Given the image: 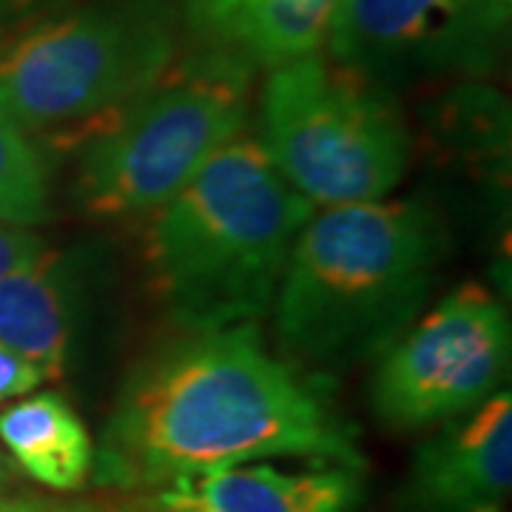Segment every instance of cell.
Instances as JSON below:
<instances>
[{
  "label": "cell",
  "instance_id": "obj_1",
  "mask_svg": "<svg viewBox=\"0 0 512 512\" xmlns=\"http://www.w3.org/2000/svg\"><path fill=\"white\" fill-rule=\"evenodd\" d=\"M256 458H308L362 470L356 433L256 325L185 330L128 373L94 450V478L160 490L174 478Z\"/></svg>",
  "mask_w": 512,
  "mask_h": 512
},
{
  "label": "cell",
  "instance_id": "obj_2",
  "mask_svg": "<svg viewBox=\"0 0 512 512\" xmlns=\"http://www.w3.org/2000/svg\"><path fill=\"white\" fill-rule=\"evenodd\" d=\"M444 254L439 217L421 202H353L311 217L274 299L285 359L328 373L382 356L416 322Z\"/></svg>",
  "mask_w": 512,
  "mask_h": 512
},
{
  "label": "cell",
  "instance_id": "obj_3",
  "mask_svg": "<svg viewBox=\"0 0 512 512\" xmlns=\"http://www.w3.org/2000/svg\"><path fill=\"white\" fill-rule=\"evenodd\" d=\"M311 217L313 205L276 171L259 137L222 146L148 225V265L174 325H256L274 308Z\"/></svg>",
  "mask_w": 512,
  "mask_h": 512
},
{
  "label": "cell",
  "instance_id": "obj_4",
  "mask_svg": "<svg viewBox=\"0 0 512 512\" xmlns=\"http://www.w3.org/2000/svg\"><path fill=\"white\" fill-rule=\"evenodd\" d=\"M163 0H106L49 20L0 55V120L29 137L92 134L174 66Z\"/></svg>",
  "mask_w": 512,
  "mask_h": 512
},
{
  "label": "cell",
  "instance_id": "obj_5",
  "mask_svg": "<svg viewBox=\"0 0 512 512\" xmlns=\"http://www.w3.org/2000/svg\"><path fill=\"white\" fill-rule=\"evenodd\" d=\"M248 120V63L220 55L174 66L83 137L77 160V200L106 220L154 214L237 140Z\"/></svg>",
  "mask_w": 512,
  "mask_h": 512
},
{
  "label": "cell",
  "instance_id": "obj_6",
  "mask_svg": "<svg viewBox=\"0 0 512 512\" xmlns=\"http://www.w3.org/2000/svg\"><path fill=\"white\" fill-rule=\"evenodd\" d=\"M259 143L313 208L387 200L410 163V131L387 89L313 55L271 72Z\"/></svg>",
  "mask_w": 512,
  "mask_h": 512
},
{
  "label": "cell",
  "instance_id": "obj_7",
  "mask_svg": "<svg viewBox=\"0 0 512 512\" xmlns=\"http://www.w3.org/2000/svg\"><path fill=\"white\" fill-rule=\"evenodd\" d=\"M510 316L493 293H447L379 356L370 384L376 416L393 430L458 419L498 393L510 370Z\"/></svg>",
  "mask_w": 512,
  "mask_h": 512
},
{
  "label": "cell",
  "instance_id": "obj_8",
  "mask_svg": "<svg viewBox=\"0 0 512 512\" xmlns=\"http://www.w3.org/2000/svg\"><path fill=\"white\" fill-rule=\"evenodd\" d=\"M510 0H336L330 60L376 86L478 77L501 57Z\"/></svg>",
  "mask_w": 512,
  "mask_h": 512
},
{
  "label": "cell",
  "instance_id": "obj_9",
  "mask_svg": "<svg viewBox=\"0 0 512 512\" xmlns=\"http://www.w3.org/2000/svg\"><path fill=\"white\" fill-rule=\"evenodd\" d=\"M512 487V399L507 390L444 421L416 450L402 512H504Z\"/></svg>",
  "mask_w": 512,
  "mask_h": 512
},
{
  "label": "cell",
  "instance_id": "obj_10",
  "mask_svg": "<svg viewBox=\"0 0 512 512\" xmlns=\"http://www.w3.org/2000/svg\"><path fill=\"white\" fill-rule=\"evenodd\" d=\"M362 501V478L353 467L279 470L268 464L220 467L174 478L151 495L154 512H353Z\"/></svg>",
  "mask_w": 512,
  "mask_h": 512
},
{
  "label": "cell",
  "instance_id": "obj_11",
  "mask_svg": "<svg viewBox=\"0 0 512 512\" xmlns=\"http://www.w3.org/2000/svg\"><path fill=\"white\" fill-rule=\"evenodd\" d=\"M333 6L336 0H185V18L220 55L276 69L325 43Z\"/></svg>",
  "mask_w": 512,
  "mask_h": 512
},
{
  "label": "cell",
  "instance_id": "obj_12",
  "mask_svg": "<svg viewBox=\"0 0 512 512\" xmlns=\"http://www.w3.org/2000/svg\"><path fill=\"white\" fill-rule=\"evenodd\" d=\"M86 279L72 256L46 254L0 279V342L32 359L49 379L69 362L83 316Z\"/></svg>",
  "mask_w": 512,
  "mask_h": 512
},
{
  "label": "cell",
  "instance_id": "obj_13",
  "mask_svg": "<svg viewBox=\"0 0 512 512\" xmlns=\"http://www.w3.org/2000/svg\"><path fill=\"white\" fill-rule=\"evenodd\" d=\"M0 441L43 487L69 493L92 476V436L60 393H37L0 410Z\"/></svg>",
  "mask_w": 512,
  "mask_h": 512
},
{
  "label": "cell",
  "instance_id": "obj_14",
  "mask_svg": "<svg viewBox=\"0 0 512 512\" xmlns=\"http://www.w3.org/2000/svg\"><path fill=\"white\" fill-rule=\"evenodd\" d=\"M52 220V188L40 148L0 120V222L32 228Z\"/></svg>",
  "mask_w": 512,
  "mask_h": 512
},
{
  "label": "cell",
  "instance_id": "obj_15",
  "mask_svg": "<svg viewBox=\"0 0 512 512\" xmlns=\"http://www.w3.org/2000/svg\"><path fill=\"white\" fill-rule=\"evenodd\" d=\"M49 254L46 242L23 225L0 222V279L37 265Z\"/></svg>",
  "mask_w": 512,
  "mask_h": 512
},
{
  "label": "cell",
  "instance_id": "obj_16",
  "mask_svg": "<svg viewBox=\"0 0 512 512\" xmlns=\"http://www.w3.org/2000/svg\"><path fill=\"white\" fill-rule=\"evenodd\" d=\"M43 379H49V376L32 359L20 356L18 350L6 348L0 342V404L32 393Z\"/></svg>",
  "mask_w": 512,
  "mask_h": 512
},
{
  "label": "cell",
  "instance_id": "obj_17",
  "mask_svg": "<svg viewBox=\"0 0 512 512\" xmlns=\"http://www.w3.org/2000/svg\"><path fill=\"white\" fill-rule=\"evenodd\" d=\"M29 507V498H15V495H0V512H23Z\"/></svg>",
  "mask_w": 512,
  "mask_h": 512
},
{
  "label": "cell",
  "instance_id": "obj_18",
  "mask_svg": "<svg viewBox=\"0 0 512 512\" xmlns=\"http://www.w3.org/2000/svg\"><path fill=\"white\" fill-rule=\"evenodd\" d=\"M9 487H12V467L0 456V495H9Z\"/></svg>",
  "mask_w": 512,
  "mask_h": 512
},
{
  "label": "cell",
  "instance_id": "obj_19",
  "mask_svg": "<svg viewBox=\"0 0 512 512\" xmlns=\"http://www.w3.org/2000/svg\"><path fill=\"white\" fill-rule=\"evenodd\" d=\"M23 512H92V510H80V507H66V510H52V507H43L37 501H29V507Z\"/></svg>",
  "mask_w": 512,
  "mask_h": 512
},
{
  "label": "cell",
  "instance_id": "obj_20",
  "mask_svg": "<svg viewBox=\"0 0 512 512\" xmlns=\"http://www.w3.org/2000/svg\"><path fill=\"white\" fill-rule=\"evenodd\" d=\"M6 3H9V0H0V9H3V6H6Z\"/></svg>",
  "mask_w": 512,
  "mask_h": 512
}]
</instances>
